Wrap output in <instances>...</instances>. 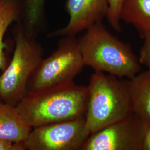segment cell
I'll use <instances>...</instances> for the list:
<instances>
[{
  "label": "cell",
  "mask_w": 150,
  "mask_h": 150,
  "mask_svg": "<svg viewBox=\"0 0 150 150\" xmlns=\"http://www.w3.org/2000/svg\"><path fill=\"white\" fill-rule=\"evenodd\" d=\"M87 101V87L72 81L28 92L16 107L25 122L34 128L85 116Z\"/></svg>",
  "instance_id": "6da1fadb"
},
{
  "label": "cell",
  "mask_w": 150,
  "mask_h": 150,
  "mask_svg": "<svg viewBox=\"0 0 150 150\" xmlns=\"http://www.w3.org/2000/svg\"><path fill=\"white\" fill-rule=\"evenodd\" d=\"M79 39L85 66L119 78H132L141 71L139 57L128 43L108 31L102 22L86 30Z\"/></svg>",
  "instance_id": "7a4b0ae2"
},
{
  "label": "cell",
  "mask_w": 150,
  "mask_h": 150,
  "mask_svg": "<svg viewBox=\"0 0 150 150\" xmlns=\"http://www.w3.org/2000/svg\"><path fill=\"white\" fill-rule=\"evenodd\" d=\"M87 87L85 127L90 135L134 113L129 79L95 72Z\"/></svg>",
  "instance_id": "3957f363"
},
{
  "label": "cell",
  "mask_w": 150,
  "mask_h": 150,
  "mask_svg": "<svg viewBox=\"0 0 150 150\" xmlns=\"http://www.w3.org/2000/svg\"><path fill=\"white\" fill-rule=\"evenodd\" d=\"M13 34V57L0 76V101L16 106L27 93L30 80L43 59V49L23 23L16 25Z\"/></svg>",
  "instance_id": "277c9868"
},
{
  "label": "cell",
  "mask_w": 150,
  "mask_h": 150,
  "mask_svg": "<svg viewBox=\"0 0 150 150\" xmlns=\"http://www.w3.org/2000/svg\"><path fill=\"white\" fill-rule=\"evenodd\" d=\"M84 66L79 39L75 36L62 37L56 51L42 59L35 70L27 93L74 81Z\"/></svg>",
  "instance_id": "5b68a950"
},
{
  "label": "cell",
  "mask_w": 150,
  "mask_h": 150,
  "mask_svg": "<svg viewBox=\"0 0 150 150\" xmlns=\"http://www.w3.org/2000/svg\"><path fill=\"white\" fill-rule=\"evenodd\" d=\"M33 129L23 142L25 150H81L90 136L85 116Z\"/></svg>",
  "instance_id": "8992f818"
},
{
  "label": "cell",
  "mask_w": 150,
  "mask_h": 150,
  "mask_svg": "<svg viewBox=\"0 0 150 150\" xmlns=\"http://www.w3.org/2000/svg\"><path fill=\"white\" fill-rule=\"evenodd\" d=\"M145 123L134 113L90 134L82 150H142Z\"/></svg>",
  "instance_id": "52a82bcc"
},
{
  "label": "cell",
  "mask_w": 150,
  "mask_h": 150,
  "mask_svg": "<svg viewBox=\"0 0 150 150\" xmlns=\"http://www.w3.org/2000/svg\"><path fill=\"white\" fill-rule=\"evenodd\" d=\"M66 8L70 16L67 25L50 33L48 37L76 36L95 24L102 22L107 16L108 5L107 0H67Z\"/></svg>",
  "instance_id": "ba28073f"
},
{
  "label": "cell",
  "mask_w": 150,
  "mask_h": 150,
  "mask_svg": "<svg viewBox=\"0 0 150 150\" xmlns=\"http://www.w3.org/2000/svg\"><path fill=\"white\" fill-rule=\"evenodd\" d=\"M32 129L23 120L16 106L0 101V139L24 142Z\"/></svg>",
  "instance_id": "9c48e42d"
},
{
  "label": "cell",
  "mask_w": 150,
  "mask_h": 150,
  "mask_svg": "<svg viewBox=\"0 0 150 150\" xmlns=\"http://www.w3.org/2000/svg\"><path fill=\"white\" fill-rule=\"evenodd\" d=\"M129 80L134 113L150 123V70L141 71Z\"/></svg>",
  "instance_id": "30bf717a"
},
{
  "label": "cell",
  "mask_w": 150,
  "mask_h": 150,
  "mask_svg": "<svg viewBox=\"0 0 150 150\" xmlns=\"http://www.w3.org/2000/svg\"><path fill=\"white\" fill-rule=\"evenodd\" d=\"M120 18L133 26L142 37L150 31V0H123Z\"/></svg>",
  "instance_id": "8fae6325"
},
{
  "label": "cell",
  "mask_w": 150,
  "mask_h": 150,
  "mask_svg": "<svg viewBox=\"0 0 150 150\" xmlns=\"http://www.w3.org/2000/svg\"><path fill=\"white\" fill-rule=\"evenodd\" d=\"M46 0H21V12L23 13V26L34 35L43 18Z\"/></svg>",
  "instance_id": "7c38bea8"
},
{
  "label": "cell",
  "mask_w": 150,
  "mask_h": 150,
  "mask_svg": "<svg viewBox=\"0 0 150 150\" xmlns=\"http://www.w3.org/2000/svg\"><path fill=\"white\" fill-rule=\"evenodd\" d=\"M21 0H0V42L7 28L21 12Z\"/></svg>",
  "instance_id": "4fadbf2b"
},
{
  "label": "cell",
  "mask_w": 150,
  "mask_h": 150,
  "mask_svg": "<svg viewBox=\"0 0 150 150\" xmlns=\"http://www.w3.org/2000/svg\"><path fill=\"white\" fill-rule=\"evenodd\" d=\"M108 1V12L107 20L113 29L116 31H121L120 12L123 0H107Z\"/></svg>",
  "instance_id": "5bb4252c"
},
{
  "label": "cell",
  "mask_w": 150,
  "mask_h": 150,
  "mask_svg": "<svg viewBox=\"0 0 150 150\" xmlns=\"http://www.w3.org/2000/svg\"><path fill=\"white\" fill-rule=\"evenodd\" d=\"M141 38L144 43L139 51V60L141 64L145 66L150 70V31L146 33Z\"/></svg>",
  "instance_id": "9a60e30c"
},
{
  "label": "cell",
  "mask_w": 150,
  "mask_h": 150,
  "mask_svg": "<svg viewBox=\"0 0 150 150\" xmlns=\"http://www.w3.org/2000/svg\"><path fill=\"white\" fill-rule=\"evenodd\" d=\"M0 150H25L23 142H13L0 139Z\"/></svg>",
  "instance_id": "2e32d148"
},
{
  "label": "cell",
  "mask_w": 150,
  "mask_h": 150,
  "mask_svg": "<svg viewBox=\"0 0 150 150\" xmlns=\"http://www.w3.org/2000/svg\"><path fill=\"white\" fill-rule=\"evenodd\" d=\"M142 150H150V123H145Z\"/></svg>",
  "instance_id": "e0dca14e"
},
{
  "label": "cell",
  "mask_w": 150,
  "mask_h": 150,
  "mask_svg": "<svg viewBox=\"0 0 150 150\" xmlns=\"http://www.w3.org/2000/svg\"><path fill=\"white\" fill-rule=\"evenodd\" d=\"M6 47V44L3 41L0 42V69H4L5 67L6 59L4 54V48Z\"/></svg>",
  "instance_id": "ac0fdd59"
}]
</instances>
